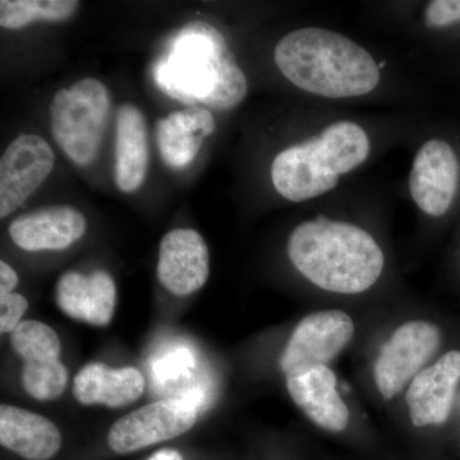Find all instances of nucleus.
<instances>
[{"label":"nucleus","mask_w":460,"mask_h":460,"mask_svg":"<svg viewBox=\"0 0 460 460\" xmlns=\"http://www.w3.org/2000/svg\"><path fill=\"white\" fill-rule=\"evenodd\" d=\"M111 111V95L95 78H84L58 91L50 105L54 140L77 165L98 156Z\"/></svg>","instance_id":"39448f33"},{"label":"nucleus","mask_w":460,"mask_h":460,"mask_svg":"<svg viewBox=\"0 0 460 460\" xmlns=\"http://www.w3.org/2000/svg\"><path fill=\"white\" fill-rule=\"evenodd\" d=\"M145 386L146 381L137 368H113L93 362L75 375L74 394L84 405L123 408L137 401L144 394Z\"/></svg>","instance_id":"f3484780"},{"label":"nucleus","mask_w":460,"mask_h":460,"mask_svg":"<svg viewBox=\"0 0 460 460\" xmlns=\"http://www.w3.org/2000/svg\"><path fill=\"white\" fill-rule=\"evenodd\" d=\"M0 443L27 460H48L59 452L62 434L50 420L41 414L2 404Z\"/></svg>","instance_id":"a211bd4d"},{"label":"nucleus","mask_w":460,"mask_h":460,"mask_svg":"<svg viewBox=\"0 0 460 460\" xmlns=\"http://www.w3.org/2000/svg\"><path fill=\"white\" fill-rule=\"evenodd\" d=\"M75 0H2L0 26L3 29H22L33 21H63L77 11Z\"/></svg>","instance_id":"aec40b11"},{"label":"nucleus","mask_w":460,"mask_h":460,"mask_svg":"<svg viewBox=\"0 0 460 460\" xmlns=\"http://www.w3.org/2000/svg\"><path fill=\"white\" fill-rule=\"evenodd\" d=\"M147 460H183L177 450L163 449L151 456Z\"/></svg>","instance_id":"a878e982"},{"label":"nucleus","mask_w":460,"mask_h":460,"mask_svg":"<svg viewBox=\"0 0 460 460\" xmlns=\"http://www.w3.org/2000/svg\"><path fill=\"white\" fill-rule=\"evenodd\" d=\"M425 22L432 29H441L460 22V0H435L425 11Z\"/></svg>","instance_id":"5701e85b"},{"label":"nucleus","mask_w":460,"mask_h":460,"mask_svg":"<svg viewBox=\"0 0 460 460\" xmlns=\"http://www.w3.org/2000/svg\"><path fill=\"white\" fill-rule=\"evenodd\" d=\"M286 383L292 401L314 425L337 434L347 429L349 410L338 392L337 376L328 365L289 372Z\"/></svg>","instance_id":"ddd939ff"},{"label":"nucleus","mask_w":460,"mask_h":460,"mask_svg":"<svg viewBox=\"0 0 460 460\" xmlns=\"http://www.w3.org/2000/svg\"><path fill=\"white\" fill-rule=\"evenodd\" d=\"M352 317L341 310L319 311L307 314L293 330L280 356L284 374L328 365L350 343L354 337Z\"/></svg>","instance_id":"6e6552de"},{"label":"nucleus","mask_w":460,"mask_h":460,"mask_svg":"<svg viewBox=\"0 0 460 460\" xmlns=\"http://www.w3.org/2000/svg\"><path fill=\"white\" fill-rule=\"evenodd\" d=\"M157 279L172 295L186 296L205 286L210 274L208 244L193 229H172L160 242Z\"/></svg>","instance_id":"9b49d317"},{"label":"nucleus","mask_w":460,"mask_h":460,"mask_svg":"<svg viewBox=\"0 0 460 460\" xmlns=\"http://www.w3.org/2000/svg\"><path fill=\"white\" fill-rule=\"evenodd\" d=\"M17 286V272L7 262L0 261V298L13 293Z\"/></svg>","instance_id":"393cba45"},{"label":"nucleus","mask_w":460,"mask_h":460,"mask_svg":"<svg viewBox=\"0 0 460 460\" xmlns=\"http://www.w3.org/2000/svg\"><path fill=\"white\" fill-rule=\"evenodd\" d=\"M22 381L27 394L36 401H56L65 393L68 384V371L60 359L25 362Z\"/></svg>","instance_id":"4be33fe9"},{"label":"nucleus","mask_w":460,"mask_h":460,"mask_svg":"<svg viewBox=\"0 0 460 460\" xmlns=\"http://www.w3.org/2000/svg\"><path fill=\"white\" fill-rule=\"evenodd\" d=\"M29 308V302L22 295L11 293L0 298V332L8 334L21 323V317Z\"/></svg>","instance_id":"b1692460"},{"label":"nucleus","mask_w":460,"mask_h":460,"mask_svg":"<svg viewBox=\"0 0 460 460\" xmlns=\"http://www.w3.org/2000/svg\"><path fill=\"white\" fill-rule=\"evenodd\" d=\"M274 60L288 81L321 98L368 95L381 80L380 66L365 48L320 27L287 33L275 47Z\"/></svg>","instance_id":"f03ea898"},{"label":"nucleus","mask_w":460,"mask_h":460,"mask_svg":"<svg viewBox=\"0 0 460 460\" xmlns=\"http://www.w3.org/2000/svg\"><path fill=\"white\" fill-rule=\"evenodd\" d=\"M215 129L217 124L208 109L190 107L174 111L156 123L160 155L172 169L186 168Z\"/></svg>","instance_id":"dca6fc26"},{"label":"nucleus","mask_w":460,"mask_h":460,"mask_svg":"<svg viewBox=\"0 0 460 460\" xmlns=\"http://www.w3.org/2000/svg\"><path fill=\"white\" fill-rule=\"evenodd\" d=\"M196 405L183 399H165L137 408L111 426L108 445L113 452H137L186 434L198 420Z\"/></svg>","instance_id":"0eeeda50"},{"label":"nucleus","mask_w":460,"mask_h":460,"mask_svg":"<svg viewBox=\"0 0 460 460\" xmlns=\"http://www.w3.org/2000/svg\"><path fill=\"white\" fill-rule=\"evenodd\" d=\"M460 381V350H450L423 368L408 385L405 402L416 428L443 425L452 411Z\"/></svg>","instance_id":"f8f14e48"},{"label":"nucleus","mask_w":460,"mask_h":460,"mask_svg":"<svg viewBox=\"0 0 460 460\" xmlns=\"http://www.w3.org/2000/svg\"><path fill=\"white\" fill-rule=\"evenodd\" d=\"M441 344V330L429 321L402 323L381 348L374 365L378 393L385 401L401 394L425 368Z\"/></svg>","instance_id":"423d86ee"},{"label":"nucleus","mask_w":460,"mask_h":460,"mask_svg":"<svg viewBox=\"0 0 460 460\" xmlns=\"http://www.w3.org/2000/svg\"><path fill=\"white\" fill-rule=\"evenodd\" d=\"M87 222L77 208L58 205L16 217L9 235L16 246L29 252L65 250L83 237Z\"/></svg>","instance_id":"2eb2a0df"},{"label":"nucleus","mask_w":460,"mask_h":460,"mask_svg":"<svg viewBox=\"0 0 460 460\" xmlns=\"http://www.w3.org/2000/svg\"><path fill=\"white\" fill-rule=\"evenodd\" d=\"M371 142L361 126L341 120L316 137L281 151L271 164L275 190L288 201L304 202L334 190L341 175L370 155Z\"/></svg>","instance_id":"20e7f679"},{"label":"nucleus","mask_w":460,"mask_h":460,"mask_svg":"<svg viewBox=\"0 0 460 460\" xmlns=\"http://www.w3.org/2000/svg\"><path fill=\"white\" fill-rule=\"evenodd\" d=\"M12 347L25 362L59 359L62 344L53 329L41 321H21L12 332Z\"/></svg>","instance_id":"412c9836"},{"label":"nucleus","mask_w":460,"mask_h":460,"mask_svg":"<svg viewBox=\"0 0 460 460\" xmlns=\"http://www.w3.org/2000/svg\"><path fill=\"white\" fill-rule=\"evenodd\" d=\"M148 138L146 119L140 109L124 104L117 114L115 128V183L122 192L140 189L146 178Z\"/></svg>","instance_id":"6ab92c4d"},{"label":"nucleus","mask_w":460,"mask_h":460,"mask_svg":"<svg viewBox=\"0 0 460 460\" xmlns=\"http://www.w3.org/2000/svg\"><path fill=\"white\" fill-rule=\"evenodd\" d=\"M154 78L171 98L187 105L202 102L215 111L237 107L248 90L226 39L205 22L189 23L174 36L154 68Z\"/></svg>","instance_id":"f257e3e1"},{"label":"nucleus","mask_w":460,"mask_h":460,"mask_svg":"<svg viewBox=\"0 0 460 460\" xmlns=\"http://www.w3.org/2000/svg\"><path fill=\"white\" fill-rule=\"evenodd\" d=\"M56 302L59 310L71 319L89 325L108 326L117 305V287L109 272L68 271L58 280Z\"/></svg>","instance_id":"4468645a"},{"label":"nucleus","mask_w":460,"mask_h":460,"mask_svg":"<svg viewBox=\"0 0 460 460\" xmlns=\"http://www.w3.org/2000/svg\"><path fill=\"white\" fill-rule=\"evenodd\" d=\"M288 256L305 279L341 295L370 289L385 266L383 250L370 233L326 217L299 224L288 241Z\"/></svg>","instance_id":"7ed1b4c3"},{"label":"nucleus","mask_w":460,"mask_h":460,"mask_svg":"<svg viewBox=\"0 0 460 460\" xmlns=\"http://www.w3.org/2000/svg\"><path fill=\"white\" fill-rule=\"evenodd\" d=\"M53 148L36 135L18 136L0 160V217H9L49 177Z\"/></svg>","instance_id":"1a4fd4ad"},{"label":"nucleus","mask_w":460,"mask_h":460,"mask_svg":"<svg viewBox=\"0 0 460 460\" xmlns=\"http://www.w3.org/2000/svg\"><path fill=\"white\" fill-rule=\"evenodd\" d=\"M459 186L456 151L440 138L426 141L411 165L410 192L423 213L440 217L452 208Z\"/></svg>","instance_id":"9d476101"}]
</instances>
